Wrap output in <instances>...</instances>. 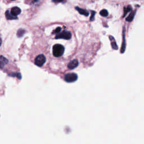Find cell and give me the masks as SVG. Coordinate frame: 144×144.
<instances>
[{"label":"cell","instance_id":"obj_1","mask_svg":"<svg viewBox=\"0 0 144 144\" xmlns=\"http://www.w3.org/2000/svg\"><path fill=\"white\" fill-rule=\"evenodd\" d=\"M64 52V47L60 44H56L53 46L52 53L55 57H60Z\"/></svg>","mask_w":144,"mask_h":144},{"label":"cell","instance_id":"obj_2","mask_svg":"<svg viewBox=\"0 0 144 144\" xmlns=\"http://www.w3.org/2000/svg\"><path fill=\"white\" fill-rule=\"evenodd\" d=\"M72 38V34L69 31H64L62 32L57 33L55 37L56 39H64V40H69Z\"/></svg>","mask_w":144,"mask_h":144},{"label":"cell","instance_id":"obj_3","mask_svg":"<svg viewBox=\"0 0 144 144\" xmlns=\"http://www.w3.org/2000/svg\"><path fill=\"white\" fill-rule=\"evenodd\" d=\"M46 57L42 54L37 56L35 60V63L38 67H42L43 65L46 63Z\"/></svg>","mask_w":144,"mask_h":144},{"label":"cell","instance_id":"obj_4","mask_svg":"<svg viewBox=\"0 0 144 144\" xmlns=\"http://www.w3.org/2000/svg\"><path fill=\"white\" fill-rule=\"evenodd\" d=\"M78 79V75L75 73H68L65 75L64 79L67 82H74Z\"/></svg>","mask_w":144,"mask_h":144},{"label":"cell","instance_id":"obj_5","mask_svg":"<svg viewBox=\"0 0 144 144\" xmlns=\"http://www.w3.org/2000/svg\"><path fill=\"white\" fill-rule=\"evenodd\" d=\"M78 66V61L77 59H74L70 62L68 65V68L69 69H74Z\"/></svg>","mask_w":144,"mask_h":144},{"label":"cell","instance_id":"obj_6","mask_svg":"<svg viewBox=\"0 0 144 144\" xmlns=\"http://www.w3.org/2000/svg\"><path fill=\"white\" fill-rule=\"evenodd\" d=\"M21 9L18 7H14L11 9V13L14 16H17L21 13Z\"/></svg>","mask_w":144,"mask_h":144},{"label":"cell","instance_id":"obj_7","mask_svg":"<svg viewBox=\"0 0 144 144\" xmlns=\"http://www.w3.org/2000/svg\"><path fill=\"white\" fill-rule=\"evenodd\" d=\"M75 9H76L78 11V13L80 14L86 16H88L89 15V13L86 10L79 8V7H75Z\"/></svg>","mask_w":144,"mask_h":144},{"label":"cell","instance_id":"obj_8","mask_svg":"<svg viewBox=\"0 0 144 144\" xmlns=\"http://www.w3.org/2000/svg\"><path fill=\"white\" fill-rule=\"evenodd\" d=\"M6 19H8V20H14V19H18V17L16 16L13 15L11 13H10L9 11H6Z\"/></svg>","mask_w":144,"mask_h":144},{"label":"cell","instance_id":"obj_9","mask_svg":"<svg viewBox=\"0 0 144 144\" xmlns=\"http://www.w3.org/2000/svg\"><path fill=\"white\" fill-rule=\"evenodd\" d=\"M109 38H110V40H111V45L112 48H113L114 50H118V46H117L116 42L115 41V40H114L113 37H112L111 36H110Z\"/></svg>","mask_w":144,"mask_h":144},{"label":"cell","instance_id":"obj_10","mask_svg":"<svg viewBox=\"0 0 144 144\" xmlns=\"http://www.w3.org/2000/svg\"><path fill=\"white\" fill-rule=\"evenodd\" d=\"M123 44L121 48V52L123 53L125 51L126 48V40H125V28H123Z\"/></svg>","mask_w":144,"mask_h":144},{"label":"cell","instance_id":"obj_11","mask_svg":"<svg viewBox=\"0 0 144 144\" xmlns=\"http://www.w3.org/2000/svg\"><path fill=\"white\" fill-rule=\"evenodd\" d=\"M135 14H136V11H133L132 12V13L129 15V16L127 17V18H126V21L128 22H131L132 21L134 17H135Z\"/></svg>","mask_w":144,"mask_h":144},{"label":"cell","instance_id":"obj_12","mask_svg":"<svg viewBox=\"0 0 144 144\" xmlns=\"http://www.w3.org/2000/svg\"><path fill=\"white\" fill-rule=\"evenodd\" d=\"M8 63V60H7L5 57H4L3 56H1V68L2 69Z\"/></svg>","mask_w":144,"mask_h":144},{"label":"cell","instance_id":"obj_13","mask_svg":"<svg viewBox=\"0 0 144 144\" xmlns=\"http://www.w3.org/2000/svg\"><path fill=\"white\" fill-rule=\"evenodd\" d=\"M132 10V7L131 6H128L127 7H125L124 8V15L123 16H125L127 14L128 12H130Z\"/></svg>","mask_w":144,"mask_h":144},{"label":"cell","instance_id":"obj_14","mask_svg":"<svg viewBox=\"0 0 144 144\" xmlns=\"http://www.w3.org/2000/svg\"><path fill=\"white\" fill-rule=\"evenodd\" d=\"M25 32V30H24L23 29H20L18 31V32H17V36H18V37H21L24 35Z\"/></svg>","mask_w":144,"mask_h":144},{"label":"cell","instance_id":"obj_15","mask_svg":"<svg viewBox=\"0 0 144 144\" xmlns=\"http://www.w3.org/2000/svg\"><path fill=\"white\" fill-rule=\"evenodd\" d=\"M100 14L102 16L106 17L107 16H108L109 13H108V11L104 9V10H102L100 12Z\"/></svg>","mask_w":144,"mask_h":144},{"label":"cell","instance_id":"obj_16","mask_svg":"<svg viewBox=\"0 0 144 144\" xmlns=\"http://www.w3.org/2000/svg\"><path fill=\"white\" fill-rule=\"evenodd\" d=\"M95 14H96V11H91V16L90 18V21H94L95 20Z\"/></svg>","mask_w":144,"mask_h":144},{"label":"cell","instance_id":"obj_17","mask_svg":"<svg viewBox=\"0 0 144 144\" xmlns=\"http://www.w3.org/2000/svg\"><path fill=\"white\" fill-rule=\"evenodd\" d=\"M67 0H52V2L55 3H65Z\"/></svg>","mask_w":144,"mask_h":144},{"label":"cell","instance_id":"obj_18","mask_svg":"<svg viewBox=\"0 0 144 144\" xmlns=\"http://www.w3.org/2000/svg\"><path fill=\"white\" fill-rule=\"evenodd\" d=\"M10 75H12L13 77H14V76H16L17 78H18L19 79H21V74H20V73H17L16 74H10Z\"/></svg>","mask_w":144,"mask_h":144},{"label":"cell","instance_id":"obj_19","mask_svg":"<svg viewBox=\"0 0 144 144\" xmlns=\"http://www.w3.org/2000/svg\"><path fill=\"white\" fill-rule=\"evenodd\" d=\"M61 30H62V28L60 27H57L56 29H55V30L53 31V33H59L60 32Z\"/></svg>","mask_w":144,"mask_h":144},{"label":"cell","instance_id":"obj_20","mask_svg":"<svg viewBox=\"0 0 144 144\" xmlns=\"http://www.w3.org/2000/svg\"><path fill=\"white\" fill-rule=\"evenodd\" d=\"M12 1H14V0H12Z\"/></svg>","mask_w":144,"mask_h":144}]
</instances>
